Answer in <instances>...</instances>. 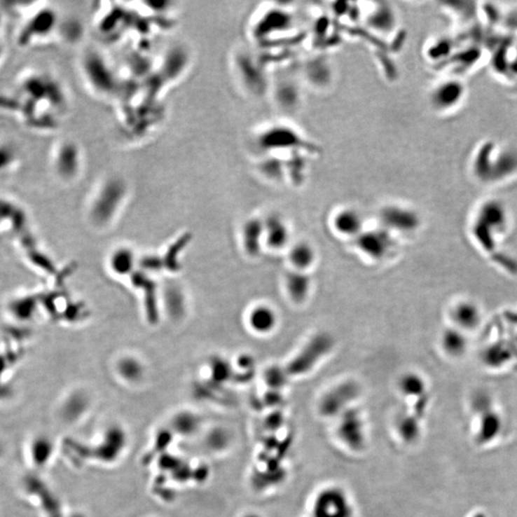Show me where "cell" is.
Segmentation results:
<instances>
[{"mask_svg":"<svg viewBox=\"0 0 517 517\" xmlns=\"http://www.w3.org/2000/svg\"><path fill=\"white\" fill-rule=\"evenodd\" d=\"M62 101L61 88L54 80L43 73H33L20 80L13 94L0 96V109L18 114L26 126L44 129L47 126L40 114L41 111L44 113V104L55 108Z\"/></svg>","mask_w":517,"mask_h":517,"instance_id":"cell-1","label":"cell"},{"mask_svg":"<svg viewBox=\"0 0 517 517\" xmlns=\"http://www.w3.org/2000/svg\"><path fill=\"white\" fill-rule=\"evenodd\" d=\"M510 226V214L502 201L490 198L478 208L474 230L479 237H488L487 244L504 236Z\"/></svg>","mask_w":517,"mask_h":517,"instance_id":"cell-2","label":"cell"},{"mask_svg":"<svg viewBox=\"0 0 517 517\" xmlns=\"http://www.w3.org/2000/svg\"><path fill=\"white\" fill-rule=\"evenodd\" d=\"M333 346L334 340L331 334H315L287 365L286 369L289 377H298L309 373L324 357L331 352Z\"/></svg>","mask_w":517,"mask_h":517,"instance_id":"cell-3","label":"cell"},{"mask_svg":"<svg viewBox=\"0 0 517 517\" xmlns=\"http://www.w3.org/2000/svg\"><path fill=\"white\" fill-rule=\"evenodd\" d=\"M356 245L363 254L373 260L387 257L395 247V241L387 229H373L362 231L356 237Z\"/></svg>","mask_w":517,"mask_h":517,"instance_id":"cell-4","label":"cell"},{"mask_svg":"<svg viewBox=\"0 0 517 517\" xmlns=\"http://www.w3.org/2000/svg\"><path fill=\"white\" fill-rule=\"evenodd\" d=\"M449 317L453 327L469 334L476 331L483 322V310L474 300L462 298L456 300L449 310Z\"/></svg>","mask_w":517,"mask_h":517,"instance_id":"cell-5","label":"cell"},{"mask_svg":"<svg viewBox=\"0 0 517 517\" xmlns=\"http://www.w3.org/2000/svg\"><path fill=\"white\" fill-rule=\"evenodd\" d=\"M467 88L461 81H443L432 90L430 102L438 111H449L458 108L466 97Z\"/></svg>","mask_w":517,"mask_h":517,"instance_id":"cell-6","label":"cell"},{"mask_svg":"<svg viewBox=\"0 0 517 517\" xmlns=\"http://www.w3.org/2000/svg\"><path fill=\"white\" fill-rule=\"evenodd\" d=\"M56 22L54 12L47 8L35 13L22 26L18 34V41L20 46H28L36 40H41L50 34Z\"/></svg>","mask_w":517,"mask_h":517,"instance_id":"cell-7","label":"cell"},{"mask_svg":"<svg viewBox=\"0 0 517 517\" xmlns=\"http://www.w3.org/2000/svg\"><path fill=\"white\" fill-rule=\"evenodd\" d=\"M380 219L385 229L410 233L419 228L420 216L414 210L399 205H388L380 211Z\"/></svg>","mask_w":517,"mask_h":517,"instance_id":"cell-8","label":"cell"},{"mask_svg":"<svg viewBox=\"0 0 517 517\" xmlns=\"http://www.w3.org/2000/svg\"><path fill=\"white\" fill-rule=\"evenodd\" d=\"M359 386L354 381L340 383L329 391L320 402L321 412L325 416H333L349 406L359 396Z\"/></svg>","mask_w":517,"mask_h":517,"instance_id":"cell-9","label":"cell"},{"mask_svg":"<svg viewBox=\"0 0 517 517\" xmlns=\"http://www.w3.org/2000/svg\"><path fill=\"white\" fill-rule=\"evenodd\" d=\"M516 172L517 151L495 146L490 161V182L509 179Z\"/></svg>","mask_w":517,"mask_h":517,"instance_id":"cell-10","label":"cell"},{"mask_svg":"<svg viewBox=\"0 0 517 517\" xmlns=\"http://www.w3.org/2000/svg\"><path fill=\"white\" fill-rule=\"evenodd\" d=\"M475 442L478 446H488L499 437L503 429V419L495 408L478 415Z\"/></svg>","mask_w":517,"mask_h":517,"instance_id":"cell-11","label":"cell"},{"mask_svg":"<svg viewBox=\"0 0 517 517\" xmlns=\"http://www.w3.org/2000/svg\"><path fill=\"white\" fill-rule=\"evenodd\" d=\"M350 516L348 501L338 490H328L315 501V517H347Z\"/></svg>","mask_w":517,"mask_h":517,"instance_id":"cell-12","label":"cell"},{"mask_svg":"<svg viewBox=\"0 0 517 517\" xmlns=\"http://www.w3.org/2000/svg\"><path fill=\"white\" fill-rule=\"evenodd\" d=\"M342 440L354 449H359L364 443V424L360 415L354 410L345 412L338 427Z\"/></svg>","mask_w":517,"mask_h":517,"instance_id":"cell-13","label":"cell"},{"mask_svg":"<svg viewBox=\"0 0 517 517\" xmlns=\"http://www.w3.org/2000/svg\"><path fill=\"white\" fill-rule=\"evenodd\" d=\"M440 344L443 352L450 359H463L469 351V334L450 326L443 331Z\"/></svg>","mask_w":517,"mask_h":517,"instance_id":"cell-14","label":"cell"},{"mask_svg":"<svg viewBox=\"0 0 517 517\" xmlns=\"http://www.w3.org/2000/svg\"><path fill=\"white\" fill-rule=\"evenodd\" d=\"M80 165L79 151L73 144L64 143L57 149L54 156L55 170L60 177H72Z\"/></svg>","mask_w":517,"mask_h":517,"instance_id":"cell-15","label":"cell"},{"mask_svg":"<svg viewBox=\"0 0 517 517\" xmlns=\"http://www.w3.org/2000/svg\"><path fill=\"white\" fill-rule=\"evenodd\" d=\"M286 287L292 301L301 304L309 296L312 280L305 271L295 270L287 274Z\"/></svg>","mask_w":517,"mask_h":517,"instance_id":"cell-16","label":"cell"},{"mask_svg":"<svg viewBox=\"0 0 517 517\" xmlns=\"http://www.w3.org/2000/svg\"><path fill=\"white\" fill-rule=\"evenodd\" d=\"M333 226L339 233L357 237L362 232V216L354 209H344L334 216Z\"/></svg>","mask_w":517,"mask_h":517,"instance_id":"cell-17","label":"cell"},{"mask_svg":"<svg viewBox=\"0 0 517 517\" xmlns=\"http://www.w3.org/2000/svg\"><path fill=\"white\" fill-rule=\"evenodd\" d=\"M265 237L268 247L281 249L289 240L287 224L278 216H270L265 221Z\"/></svg>","mask_w":517,"mask_h":517,"instance_id":"cell-18","label":"cell"},{"mask_svg":"<svg viewBox=\"0 0 517 517\" xmlns=\"http://www.w3.org/2000/svg\"><path fill=\"white\" fill-rule=\"evenodd\" d=\"M277 315L268 305H258L251 310L249 315V325L253 331L258 333H268L274 330L277 325Z\"/></svg>","mask_w":517,"mask_h":517,"instance_id":"cell-19","label":"cell"},{"mask_svg":"<svg viewBox=\"0 0 517 517\" xmlns=\"http://www.w3.org/2000/svg\"><path fill=\"white\" fill-rule=\"evenodd\" d=\"M263 239H265V223L258 219L248 221L244 227V244L248 254H258Z\"/></svg>","mask_w":517,"mask_h":517,"instance_id":"cell-20","label":"cell"},{"mask_svg":"<svg viewBox=\"0 0 517 517\" xmlns=\"http://www.w3.org/2000/svg\"><path fill=\"white\" fill-rule=\"evenodd\" d=\"M54 453V443L47 436H36L29 446V455L36 467L46 466Z\"/></svg>","mask_w":517,"mask_h":517,"instance_id":"cell-21","label":"cell"},{"mask_svg":"<svg viewBox=\"0 0 517 517\" xmlns=\"http://www.w3.org/2000/svg\"><path fill=\"white\" fill-rule=\"evenodd\" d=\"M299 143L298 135L291 130L273 129L263 135V145L270 149L294 147ZM263 146V147H265Z\"/></svg>","mask_w":517,"mask_h":517,"instance_id":"cell-22","label":"cell"},{"mask_svg":"<svg viewBox=\"0 0 517 517\" xmlns=\"http://www.w3.org/2000/svg\"><path fill=\"white\" fill-rule=\"evenodd\" d=\"M397 22L395 11L388 5L378 7L368 18V25L373 30L387 33L394 28Z\"/></svg>","mask_w":517,"mask_h":517,"instance_id":"cell-23","label":"cell"},{"mask_svg":"<svg viewBox=\"0 0 517 517\" xmlns=\"http://www.w3.org/2000/svg\"><path fill=\"white\" fill-rule=\"evenodd\" d=\"M401 393L411 399H420L427 395V385L419 373H407L399 380Z\"/></svg>","mask_w":517,"mask_h":517,"instance_id":"cell-24","label":"cell"},{"mask_svg":"<svg viewBox=\"0 0 517 517\" xmlns=\"http://www.w3.org/2000/svg\"><path fill=\"white\" fill-rule=\"evenodd\" d=\"M289 260H291L295 270L305 271L315 263V249L308 242H298V244L292 247L291 252H289Z\"/></svg>","mask_w":517,"mask_h":517,"instance_id":"cell-25","label":"cell"},{"mask_svg":"<svg viewBox=\"0 0 517 517\" xmlns=\"http://www.w3.org/2000/svg\"><path fill=\"white\" fill-rule=\"evenodd\" d=\"M111 268L115 273L121 274L129 273L135 266V257L129 249H120L114 252L111 258Z\"/></svg>","mask_w":517,"mask_h":517,"instance_id":"cell-26","label":"cell"},{"mask_svg":"<svg viewBox=\"0 0 517 517\" xmlns=\"http://www.w3.org/2000/svg\"><path fill=\"white\" fill-rule=\"evenodd\" d=\"M289 375L286 368L273 366L266 371L265 380L273 390L281 389L287 383Z\"/></svg>","mask_w":517,"mask_h":517,"instance_id":"cell-27","label":"cell"},{"mask_svg":"<svg viewBox=\"0 0 517 517\" xmlns=\"http://www.w3.org/2000/svg\"><path fill=\"white\" fill-rule=\"evenodd\" d=\"M120 373L122 377L127 378V380H137L140 378L142 369L139 363L135 359H127L120 363Z\"/></svg>","mask_w":517,"mask_h":517,"instance_id":"cell-28","label":"cell"},{"mask_svg":"<svg viewBox=\"0 0 517 517\" xmlns=\"http://www.w3.org/2000/svg\"><path fill=\"white\" fill-rule=\"evenodd\" d=\"M472 408H474L475 414L478 416V415L484 413V412L495 408V407H493L492 399L488 398L487 395L478 394L474 399V401H472Z\"/></svg>","mask_w":517,"mask_h":517,"instance_id":"cell-29","label":"cell"},{"mask_svg":"<svg viewBox=\"0 0 517 517\" xmlns=\"http://www.w3.org/2000/svg\"><path fill=\"white\" fill-rule=\"evenodd\" d=\"M4 443L2 442L1 439H0V457L4 455Z\"/></svg>","mask_w":517,"mask_h":517,"instance_id":"cell-30","label":"cell"},{"mask_svg":"<svg viewBox=\"0 0 517 517\" xmlns=\"http://www.w3.org/2000/svg\"><path fill=\"white\" fill-rule=\"evenodd\" d=\"M0 25H1V17H0ZM2 53V46H1V41H0V57H1Z\"/></svg>","mask_w":517,"mask_h":517,"instance_id":"cell-31","label":"cell"},{"mask_svg":"<svg viewBox=\"0 0 517 517\" xmlns=\"http://www.w3.org/2000/svg\"><path fill=\"white\" fill-rule=\"evenodd\" d=\"M244 517H261V516H256V514H248V516H245Z\"/></svg>","mask_w":517,"mask_h":517,"instance_id":"cell-32","label":"cell"},{"mask_svg":"<svg viewBox=\"0 0 517 517\" xmlns=\"http://www.w3.org/2000/svg\"><path fill=\"white\" fill-rule=\"evenodd\" d=\"M71 517H85L82 516V514H74V516H72Z\"/></svg>","mask_w":517,"mask_h":517,"instance_id":"cell-33","label":"cell"},{"mask_svg":"<svg viewBox=\"0 0 517 517\" xmlns=\"http://www.w3.org/2000/svg\"><path fill=\"white\" fill-rule=\"evenodd\" d=\"M475 517H485V516H483V514H478V516H475Z\"/></svg>","mask_w":517,"mask_h":517,"instance_id":"cell-34","label":"cell"}]
</instances>
